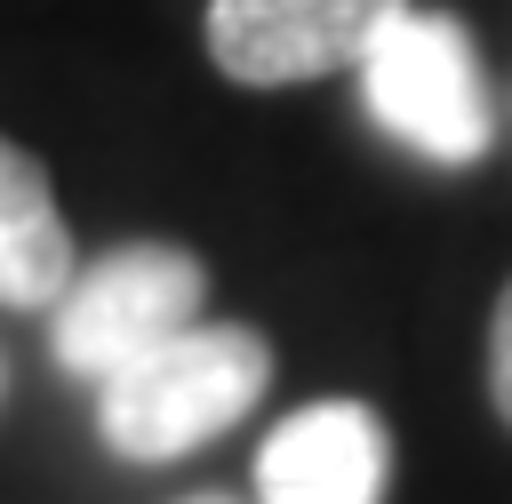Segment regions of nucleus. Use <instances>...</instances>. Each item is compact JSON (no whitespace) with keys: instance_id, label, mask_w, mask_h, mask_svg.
<instances>
[{"instance_id":"obj_1","label":"nucleus","mask_w":512,"mask_h":504,"mask_svg":"<svg viewBox=\"0 0 512 504\" xmlns=\"http://www.w3.org/2000/svg\"><path fill=\"white\" fill-rule=\"evenodd\" d=\"M272 392V336L248 320H192L96 384V440L120 464H176L224 440Z\"/></svg>"},{"instance_id":"obj_2","label":"nucleus","mask_w":512,"mask_h":504,"mask_svg":"<svg viewBox=\"0 0 512 504\" xmlns=\"http://www.w3.org/2000/svg\"><path fill=\"white\" fill-rule=\"evenodd\" d=\"M352 80H360V112L432 168H472L496 144L480 48H472L464 16H448V8H400Z\"/></svg>"},{"instance_id":"obj_3","label":"nucleus","mask_w":512,"mask_h":504,"mask_svg":"<svg viewBox=\"0 0 512 504\" xmlns=\"http://www.w3.org/2000/svg\"><path fill=\"white\" fill-rule=\"evenodd\" d=\"M208 304V264L176 240H120L96 264L72 272V288L48 304V344L56 368L104 384L112 368L144 360L152 344L184 336Z\"/></svg>"},{"instance_id":"obj_4","label":"nucleus","mask_w":512,"mask_h":504,"mask_svg":"<svg viewBox=\"0 0 512 504\" xmlns=\"http://www.w3.org/2000/svg\"><path fill=\"white\" fill-rule=\"evenodd\" d=\"M416 0H208V64L232 88H304L360 72L376 32Z\"/></svg>"},{"instance_id":"obj_5","label":"nucleus","mask_w":512,"mask_h":504,"mask_svg":"<svg viewBox=\"0 0 512 504\" xmlns=\"http://www.w3.org/2000/svg\"><path fill=\"white\" fill-rule=\"evenodd\" d=\"M392 432L368 400H304L256 448V504H384Z\"/></svg>"},{"instance_id":"obj_6","label":"nucleus","mask_w":512,"mask_h":504,"mask_svg":"<svg viewBox=\"0 0 512 504\" xmlns=\"http://www.w3.org/2000/svg\"><path fill=\"white\" fill-rule=\"evenodd\" d=\"M72 272H80V248H72L48 168L16 136H0V304L40 312L72 288Z\"/></svg>"},{"instance_id":"obj_7","label":"nucleus","mask_w":512,"mask_h":504,"mask_svg":"<svg viewBox=\"0 0 512 504\" xmlns=\"http://www.w3.org/2000/svg\"><path fill=\"white\" fill-rule=\"evenodd\" d=\"M488 400L512 424V280L496 288V312H488Z\"/></svg>"},{"instance_id":"obj_8","label":"nucleus","mask_w":512,"mask_h":504,"mask_svg":"<svg viewBox=\"0 0 512 504\" xmlns=\"http://www.w3.org/2000/svg\"><path fill=\"white\" fill-rule=\"evenodd\" d=\"M184 504H232V496H184Z\"/></svg>"}]
</instances>
